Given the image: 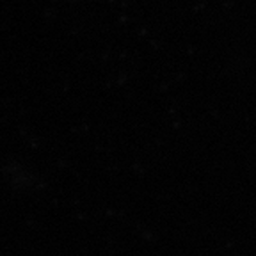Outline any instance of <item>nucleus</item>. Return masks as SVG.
I'll return each instance as SVG.
<instances>
[]
</instances>
